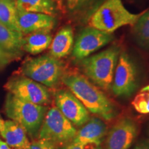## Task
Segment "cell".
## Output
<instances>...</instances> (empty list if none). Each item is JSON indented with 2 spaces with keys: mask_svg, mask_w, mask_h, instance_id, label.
I'll return each instance as SVG.
<instances>
[{
  "mask_svg": "<svg viewBox=\"0 0 149 149\" xmlns=\"http://www.w3.org/2000/svg\"><path fill=\"white\" fill-rule=\"evenodd\" d=\"M61 81L88 112L105 120H111L116 116L117 111L114 104L82 74H64Z\"/></svg>",
  "mask_w": 149,
  "mask_h": 149,
  "instance_id": "obj_1",
  "label": "cell"
},
{
  "mask_svg": "<svg viewBox=\"0 0 149 149\" xmlns=\"http://www.w3.org/2000/svg\"><path fill=\"white\" fill-rule=\"evenodd\" d=\"M48 106L37 105L22 101L8 93L4 104V113L11 120L20 124L28 136L37 139Z\"/></svg>",
  "mask_w": 149,
  "mask_h": 149,
  "instance_id": "obj_2",
  "label": "cell"
},
{
  "mask_svg": "<svg viewBox=\"0 0 149 149\" xmlns=\"http://www.w3.org/2000/svg\"><path fill=\"white\" fill-rule=\"evenodd\" d=\"M143 13H132L125 8L122 0H105L91 17L88 24L103 32L113 33L124 26L133 27Z\"/></svg>",
  "mask_w": 149,
  "mask_h": 149,
  "instance_id": "obj_3",
  "label": "cell"
},
{
  "mask_svg": "<svg viewBox=\"0 0 149 149\" xmlns=\"http://www.w3.org/2000/svg\"><path fill=\"white\" fill-rule=\"evenodd\" d=\"M120 54V48L113 46L81 59V66L83 72L94 84L109 91L111 88Z\"/></svg>",
  "mask_w": 149,
  "mask_h": 149,
  "instance_id": "obj_4",
  "label": "cell"
},
{
  "mask_svg": "<svg viewBox=\"0 0 149 149\" xmlns=\"http://www.w3.org/2000/svg\"><path fill=\"white\" fill-rule=\"evenodd\" d=\"M48 88H54L64 76V64L50 55L26 59L17 72Z\"/></svg>",
  "mask_w": 149,
  "mask_h": 149,
  "instance_id": "obj_5",
  "label": "cell"
},
{
  "mask_svg": "<svg viewBox=\"0 0 149 149\" xmlns=\"http://www.w3.org/2000/svg\"><path fill=\"white\" fill-rule=\"evenodd\" d=\"M5 89L17 98L29 103L48 106L51 102L48 88L19 72L9 78Z\"/></svg>",
  "mask_w": 149,
  "mask_h": 149,
  "instance_id": "obj_6",
  "label": "cell"
},
{
  "mask_svg": "<svg viewBox=\"0 0 149 149\" xmlns=\"http://www.w3.org/2000/svg\"><path fill=\"white\" fill-rule=\"evenodd\" d=\"M77 131L73 124L59 110L53 107L46 113L37 138L46 139L56 146L71 141Z\"/></svg>",
  "mask_w": 149,
  "mask_h": 149,
  "instance_id": "obj_7",
  "label": "cell"
},
{
  "mask_svg": "<svg viewBox=\"0 0 149 149\" xmlns=\"http://www.w3.org/2000/svg\"><path fill=\"white\" fill-rule=\"evenodd\" d=\"M138 70L133 59L125 52L120 53L115 68L111 90L114 95L128 97L138 88Z\"/></svg>",
  "mask_w": 149,
  "mask_h": 149,
  "instance_id": "obj_8",
  "label": "cell"
},
{
  "mask_svg": "<svg viewBox=\"0 0 149 149\" xmlns=\"http://www.w3.org/2000/svg\"><path fill=\"white\" fill-rule=\"evenodd\" d=\"M114 38L113 33H105L93 27L81 31L72 48V55L79 60L86 58L91 54L107 45Z\"/></svg>",
  "mask_w": 149,
  "mask_h": 149,
  "instance_id": "obj_9",
  "label": "cell"
},
{
  "mask_svg": "<svg viewBox=\"0 0 149 149\" xmlns=\"http://www.w3.org/2000/svg\"><path fill=\"white\" fill-rule=\"evenodd\" d=\"M54 102L55 107L73 125L82 126L90 120L88 110L69 90L56 91Z\"/></svg>",
  "mask_w": 149,
  "mask_h": 149,
  "instance_id": "obj_10",
  "label": "cell"
},
{
  "mask_svg": "<svg viewBox=\"0 0 149 149\" xmlns=\"http://www.w3.org/2000/svg\"><path fill=\"white\" fill-rule=\"evenodd\" d=\"M137 134V123L129 117L122 118L109 131L104 149H129Z\"/></svg>",
  "mask_w": 149,
  "mask_h": 149,
  "instance_id": "obj_11",
  "label": "cell"
},
{
  "mask_svg": "<svg viewBox=\"0 0 149 149\" xmlns=\"http://www.w3.org/2000/svg\"><path fill=\"white\" fill-rule=\"evenodd\" d=\"M17 17L19 28L23 35L39 31H51L56 23L53 16L38 13L17 10Z\"/></svg>",
  "mask_w": 149,
  "mask_h": 149,
  "instance_id": "obj_12",
  "label": "cell"
},
{
  "mask_svg": "<svg viewBox=\"0 0 149 149\" xmlns=\"http://www.w3.org/2000/svg\"><path fill=\"white\" fill-rule=\"evenodd\" d=\"M0 135L10 148L29 149L30 141L28 135L22 126L13 120L4 121L3 129Z\"/></svg>",
  "mask_w": 149,
  "mask_h": 149,
  "instance_id": "obj_13",
  "label": "cell"
},
{
  "mask_svg": "<svg viewBox=\"0 0 149 149\" xmlns=\"http://www.w3.org/2000/svg\"><path fill=\"white\" fill-rule=\"evenodd\" d=\"M73 31L66 26L57 32L50 45L49 55L60 59L70 55L73 48Z\"/></svg>",
  "mask_w": 149,
  "mask_h": 149,
  "instance_id": "obj_14",
  "label": "cell"
},
{
  "mask_svg": "<svg viewBox=\"0 0 149 149\" xmlns=\"http://www.w3.org/2000/svg\"><path fill=\"white\" fill-rule=\"evenodd\" d=\"M107 125L101 119L97 117L91 118L77 131L71 142H88L97 141L106 135Z\"/></svg>",
  "mask_w": 149,
  "mask_h": 149,
  "instance_id": "obj_15",
  "label": "cell"
},
{
  "mask_svg": "<svg viewBox=\"0 0 149 149\" xmlns=\"http://www.w3.org/2000/svg\"><path fill=\"white\" fill-rule=\"evenodd\" d=\"M24 35L6 27L0 22V48L15 59L22 55Z\"/></svg>",
  "mask_w": 149,
  "mask_h": 149,
  "instance_id": "obj_16",
  "label": "cell"
},
{
  "mask_svg": "<svg viewBox=\"0 0 149 149\" xmlns=\"http://www.w3.org/2000/svg\"><path fill=\"white\" fill-rule=\"evenodd\" d=\"M51 31H39L24 35L22 50L31 55H37L50 47L53 35Z\"/></svg>",
  "mask_w": 149,
  "mask_h": 149,
  "instance_id": "obj_17",
  "label": "cell"
},
{
  "mask_svg": "<svg viewBox=\"0 0 149 149\" xmlns=\"http://www.w3.org/2000/svg\"><path fill=\"white\" fill-rule=\"evenodd\" d=\"M17 10L30 13H38L53 16L55 6L53 0H15Z\"/></svg>",
  "mask_w": 149,
  "mask_h": 149,
  "instance_id": "obj_18",
  "label": "cell"
},
{
  "mask_svg": "<svg viewBox=\"0 0 149 149\" xmlns=\"http://www.w3.org/2000/svg\"><path fill=\"white\" fill-rule=\"evenodd\" d=\"M15 0H0V22L6 27L21 33L17 23Z\"/></svg>",
  "mask_w": 149,
  "mask_h": 149,
  "instance_id": "obj_19",
  "label": "cell"
},
{
  "mask_svg": "<svg viewBox=\"0 0 149 149\" xmlns=\"http://www.w3.org/2000/svg\"><path fill=\"white\" fill-rule=\"evenodd\" d=\"M135 40L143 48H149V8L143 14L133 26Z\"/></svg>",
  "mask_w": 149,
  "mask_h": 149,
  "instance_id": "obj_20",
  "label": "cell"
},
{
  "mask_svg": "<svg viewBox=\"0 0 149 149\" xmlns=\"http://www.w3.org/2000/svg\"><path fill=\"white\" fill-rule=\"evenodd\" d=\"M132 105L137 113L140 114H149V93L140 92L132 102Z\"/></svg>",
  "mask_w": 149,
  "mask_h": 149,
  "instance_id": "obj_21",
  "label": "cell"
},
{
  "mask_svg": "<svg viewBox=\"0 0 149 149\" xmlns=\"http://www.w3.org/2000/svg\"><path fill=\"white\" fill-rule=\"evenodd\" d=\"M60 149H102L101 141L88 142H70Z\"/></svg>",
  "mask_w": 149,
  "mask_h": 149,
  "instance_id": "obj_22",
  "label": "cell"
},
{
  "mask_svg": "<svg viewBox=\"0 0 149 149\" xmlns=\"http://www.w3.org/2000/svg\"><path fill=\"white\" fill-rule=\"evenodd\" d=\"M56 146L51 141L44 139H35L30 143L29 149H55Z\"/></svg>",
  "mask_w": 149,
  "mask_h": 149,
  "instance_id": "obj_23",
  "label": "cell"
},
{
  "mask_svg": "<svg viewBox=\"0 0 149 149\" xmlns=\"http://www.w3.org/2000/svg\"><path fill=\"white\" fill-rule=\"evenodd\" d=\"M92 0H66L67 6L71 11L77 10L82 8Z\"/></svg>",
  "mask_w": 149,
  "mask_h": 149,
  "instance_id": "obj_24",
  "label": "cell"
},
{
  "mask_svg": "<svg viewBox=\"0 0 149 149\" xmlns=\"http://www.w3.org/2000/svg\"><path fill=\"white\" fill-rule=\"evenodd\" d=\"M15 59L13 56L5 53L0 48V68L8 65L10 61Z\"/></svg>",
  "mask_w": 149,
  "mask_h": 149,
  "instance_id": "obj_25",
  "label": "cell"
},
{
  "mask_svg": "<svg viewBox=\"0 0 149 149\" xmlns=\"http://www.w3.org/2000/svg\"><path fill=\"white\" fill-rule=\"evenodd\" d=\"M133 149H149V139H145L139 141Z\"/></svg>",
  "mask_w": 149,
  "mask_h": 149,
  "instance_id": "obj_26",
  "label": "cell"
},
{
  "mask_svg": "<svg viewBox=\"0 0 149 149\" xmlns=\"http://www.w3.org/2000/svg\"><path fill=\"white\" fill-rule=\"evenodd\" d=\"M0 149H11V148L4 141L0 138Z\"/></svg>",
  "mask_w": 149,
  "mask_h": 149,
  "instance_id": "obj_27",
  "label": "cell"
},
{
  "mask_svg": "<svg viewBox=\"0 0 149 149\" xmlns=\"http://www.w3.org/2000/svg\"><path fill=\"white\" fill-rule=\"evenodd\" d=\"M3 124H4V120H3L2 117H1V115H0V131L3 129Z\"/></svg>",
  "mask_w": 149,
  "mask_h": 149,
  "instance_id": "obj_28",
  "label": "cell"
},
{
  "mask_svg": "<svg viewBox=\"0 0 149 149\" xmlns=\"http://www.w3.org/2000/svg\"><path fill=\"white\" fill-rule=\"evenodd\" d=\"M140 92H147V93H149V84L146 86L143 87V88L141 89Z\"/></svg>",
  "mask_w": 149,
  "mask_h": 149,
  "instance_id": "obj_29",
  "label": "cell"
},
{
  "mask_svg": "<svg viewBox=\"0 0 149 149\" xmlns=\"http://www.w3.org/2000/svg\"><path fill=\"white\" fill-rule=\"evenodd\" d=\"M148 135L149 136V126H148Z\"/></svg>",
  "mask_w": 149,
  "mask_h": 149,
  "instance_id": "obj_30",
  "label": "cell"
},
{
  "mask_svg": "<svg viewBox=\"0 0 149 149\" xmlns=\"http://www.w3.org/2000/svg\"><path fill=\"white\" fill-rule=\"evenodd\" d=\"M13 149H15V148H13Z\"/></svg>",
  "mask_w": 149,
  "mask_h": 149,
  "instance_id": "obj_31",
  "label": "cell"
}]
</instances>
